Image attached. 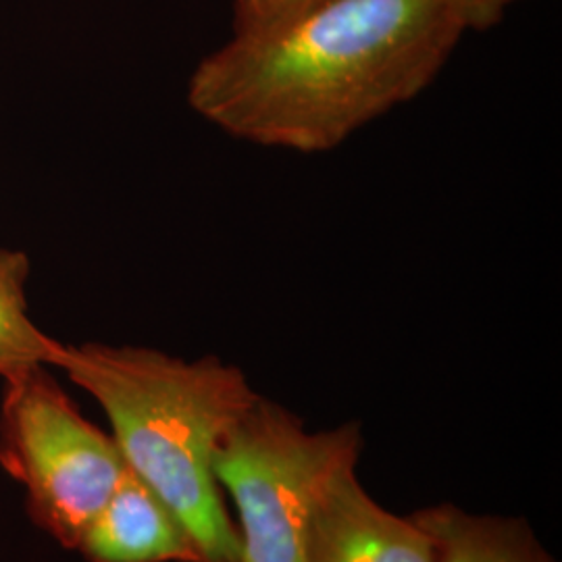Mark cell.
<instances>
[{
	"label": "cell",
	"mask_w": 562,
	"mask_h": 562,
	"mask_svg": "<svg viewBox=\"0 0 562 562\" xmlns=\"http://www.w3.org/2000/svg\"><path fill=\"white\" fill-rule=\"evenodd\" d=\"M464 32L450 0H323L234 34L196 65L186 99L234 140L322 155L422 97Z\"/></svg>",
	"instance_id": "6da1fadb"
},
{
	"label": "cell",
	"mask_w": 562,
	"mask_h": 562,
	"mask_svg": "<svg viewBox=\"0 0 562 562\" xmlns=\"http://www.w3.org/2000/svg\"><path fill=\"white\" fill-rule=\"evenodd\" d=\"M55 367L101 404L127 469L180 519L202 562H240L213 469L225 434L261 396L240 367L99 341L60 344Z\"/></svg>",
	"instance_id": "7a4b0ae2"
},
{
	"label": "cell",
	"mask_w": 562,
	"mask_h": 562,
	"mask_svg": "<svg viewBox=\"0 0 562 562\" xmlns=\"http://www.w3.org/2000/svg\"><path fill=\"white\" fill-rule=\"evenodd\" d=\"M361 450L359 423L313 431L294 411L259 396L225 434L213 462L238 510L240 562H306L319 490Z\"/></svg>",
	"instance_id": "3957f363"
},
{
	"label": "cell",
	"mask_w": 562,
	"mask_h": 562,
	"mask_svg": "<svg viewBox=\"0 0 562 562\" xmlns=\"http://www.w3.org/2000/svg\"><path fill=\"white\" fill-rule=\"evenodd\" d=\"M0 464L25 487L36 522L69 550L127 473L113 436L81 415L46 367L4 380Z\"/></svg>",
	"instance_id": "277c9868"
},
{
	"label": "cell",
	"mask_w": 562,
	"mask_h": 562,
	"mask_svg": "<svg viewBox=\"0 0 562 562\" xmlns=\"http://www.w3.org/2000/svg\"><path fill=\"white\" fill-rule=\"evenodd\" d=\"M359 459L322 485L308 527L306 562H436V546L413 517L383 508L362 485Z\"/></svg>",
	"instance_id": "5b68a950"
},
{
	"label": "cell",
	"mask_w": 562,
	"mask_h": 562,
	"mask_svg": "<svg viewBox=\"0 0 562 562\" xmlns=\"http://www.w3.org/2000/svg\"><path fill=\"white\" fill-rule=\"evenodd\" d=\"M78 550L90 562H202L180 519L130 469Z\"/></svg>",
	"instance_id": "8992f818"
},
{
	"label": "cell",
	"mask_w": 562,
	"mask_h": 562,
	"mask_svg": "<svg viewBox=\"0 0 562 562\" xmlns=\"http://www.w3.org/2000/svg\"><path fill=\"white\" fill-rule=\"evenodd\" d=\"M411 517L434 540L436 562H521L536 538L521 517L477 515L454 504L427 506Z\"/></svg>",
	"instance_id": "52a82bcc"
},
{
	"label": "cell",
	"mask_w": 562,
	"mask_h": 562,
	"mask_svg": "<svg viewBox=\"0 0 562 562\" xmlns=\"http://www.w3.org/2000/svg\"><path fill=\"white\" fill-rule=\"evenodd\" d=\"M30 259L20 250L0 248V378L34 367H55L60 344L46 336L27 315L25 281Z\"/></svg>",
	"instance_id": "ba28073f"
},
{
	"label": "cell",
	"mask_w": 562,
	"mask_h": 562,
	"mask_svg": "<svg viewBox=\"0 0 562 562\" xmlns=\"http://www.w3.org/2000/svg\"><path fill=\"white\" fill-rule=\"evenodd\" d=\"M323 0H234V34H259L296 18Z\"/></svg>",
	"instance_id": "9c48e42d"
},
{
	"label": "cell",
	"mask_w": 562,
	"mask_h": 562,
	"mask_svg": "<svg viewBox=\"0 0 562 562\" xmlns=\"http://www.w3.org/2000/svg\"><path fill=\"white\" fill-rule=\"evenodd\" d=\"M467 30H490L503 21L506 11L521 0H450Z\"/></svg>",
	"instance_id": "30bf717a"
},
{
	"label": "cell",
	"mask_w": 562,
	"mask_h": 562,
	"mask_svg": "<svg viewBox=\"0 0 562 562\" xmlns=\"http://www.w3.org/2000/svg\"><path fill=\"white\" fill-rule=\"evenodd\" d=\"M521 562H559L546 548H543L538 536L527 546V550L522 552Z\"/></svg>",
	"instance_id": "8fae6325"
}]
</instances>
